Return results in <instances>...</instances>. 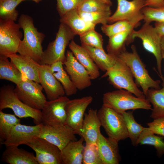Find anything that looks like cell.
I'll return each mask as SVG.
<instances>
[{
	"instance_id": "6da1fadb",
	"label": "cell",
	"mask_w": 164,
	"mask_h": 164,
	"mask_svg": "<svg viewBox=\"0 0 164 164\" xmlns=\"http://www.w3.org/2000/svg\"><path fill=\"white\" fill-rule=\"evenodd\" d=\"M23 31V38L20 43L18 53L29 57L40 64L43 51L42 44L45 34L39 32L35 27L32 18L30 16L22 14L18 23Z\"/></svg>"
},
{
	"instance_id": "7a4b0ae2",
	"label": "cell",
	"mask_w": 164,
	"mask_h": 164,
	"mask_svg": "<svg viewBox=\"0 0 164 164\" xmlns=\"http://www.w3.org/2000/svg\"><path fill=\"white\" fill-rule=\"evenodd\" d=\"M131 48L132 52L126 50L121 53L117 57L129 68L135 79V84L138 87L142 88L146 97L149 89L161 88V81L159 80H155L152 78L140 59L135 46L132 45Z\"/></svg>"
},
{
	"instance_id": "3957f363",
	"label": "cell",
	"mask_w": 164,
	"mask_h": 164,
	"mask_svg": "<svg viewBox=\"0 0 164 164\" xmlns=\"http://www.w3.org/2000/svg\"><path fill=\"white\" fill-rule=\"evenodd\" d=\"M103 105L121 114L128 110L138 109L152 110L151 105L146 98L134 96L130 92L118 89L103 94Z\"/></svg>"
},
{
	"instance_id": "277c9868",
	"label": "cell",
	"mask_w": 164,
	"mask_h": 164,
	"mask_svg": "<svg viewBox=\"0 0 164 164\" xmlns=\"http://www.w3.org/2000/svg\"><path fill=\"white\" fill-rule=\"evenodd\" d=\"M75 35L67 26L61 23L55 39L49 43L46 49L43 51L40 64L50 66L58 61L63 63L66 59V48Z\"/></svg>"
},
{
	"instance_id": "5b68a950",
	"label": "cell",
	"mask_w": 164,
	"mask_h": 164,
	"mask_svg": "<svg viewBox=\"0 0 164 164\" xmlns=\"http://www.w3.org/2000/svg\"><path fill=\"white\" fill-rule=\"evenodd\" d=\"M14 89L12 85H9L0 88V111L10 108L20 118L30 117L36 125L41 123V110L33 108L23 103L17 97Z\"/></svg>"
},
{
	"instance_id": "8992f818",
	"label": "cell",
	"mask_w": 164,
	"mask_h": 164,
	"mask_svg": "<svg viewBox=\"0 0 164 164\" xmlns=\"http://www.w3.org/2000/svg\"><path fill=\"white\" fill-rule=\"evenodd\" d=\"M108 77L109 83L115 88L126 90L138 97L146 98L143 91L139 89L134 81L129 68L118 57L114 66L106 72L102 77Z\"/></svg>"
},
{
	"instance_id": "52a82bcc",
	"label": "cell",
	"mask_w": 164,
	"mask_h": 164,
	"mask_svg": "<svg viewBox=\"0 0 164 164\" xmlns=\"http://www.w3.org/2000/svg\"><path fill=\"white\" fill-rule=\"evenodd\" d=\"M97 115L108 137L118 142L128 138L122 114L103 105L97 111Z\"/></svg>"
},
{
	"instance_id": "ba28073f",
	"label": "cell",
	"mask_w": 164,
	"mask_h": 164,
	"mask_svg": "<svg viewBox=\"0 0 164 164\" xmlns=\"http://www.w3.org/2000/svg\"><path fill=\"white\" fill-rule=\"evenodd\" d=\"M131 39L133 42L135 39H140L143 47L148 52L152 54L155 58L159 74L161 78L163 76L161 70V63L162 60L161 44V36L154 26L150 23L145 22L138 30L134 29L132 32Z\"/></svg>"
},
{
	"instance_id": "9c48e42d",
	"label": "cell",
	"mask_w": 164,
	"mask_h": 164,
	"mask_svg": "<svg viewBox=\"0 0 164 164\" xmlns=\"http://www.w3.org/2000/svg\"><path fill=\"white\" fill-rule=\"evenodd\" d=\"M18 23L0 19V55L16 53L23 35Z\"/></svg>"
},
{
	"instance_id": "30bf717a",
	"label": "cell",
	"mask_w": 164,
	"mask_h": 164,
	"mask_svg": "<svg viewBox=\"0 0 164 164\" xmlns=\"http://www.w3.org/2000/svg\"><path fill=\"white\" fill-rule=\"evenodd\" d=\"M39 83L27 78L16 85L14 92L18 97L29 107L38 110L43 109L46 101Z\"/></svg>"
},
{
	"instance_id": "8fae6325",
	"label": "cell",
	"mask_w": 164,
	"mask_h": 164,
	"mask_svg": "<svg viewBox=\"0 0 164 164\" xmlns=\"http://www.w3.org/2000/svg\"><path fill=\"white\" fill-rule=\"evenodd\" d=\"M69 100L64 96L46 101L41 110V123L52 126L65 125L67 118L65 108Z\"/></svg>"
},
{
	"instance_id": "7c38bea8",
	"label": "cell",
	"mask_w": 164,
	"mask_h": 164,
	"mask_svg": "<svg viewBox=\"0 0 164 164\" xmlns=\"http://www.w3.org/2000/svg\"><path fill=\"white\" fill-rule=\"evenodd\" d=\"M90 96L69 100L66 106L67 115L65 125L71 128L75 134L79 135L82 127L85 111L92 102Z\"/></svg>"
},
{
	"instance_id": "4fadbf2b",
	"label": "cell",
	"mask_w": 164,
	"mask_h": 164,
	"mask_svg": "<svg viewBox=\"0 0 164 164\" xmlns=\"http://www.w3.org/2000/svg\"><path fill=\"white\" fill-rule=\"evenodd\" d=\"M36 153L38 164H61V150L56 146L39 137L27 144Z\"/></svg>"
},
{
	"instance_id": "5bb4252c",
	"label": "cell",
	"mask_w": 164,
	"mask_h": 164,
	"mask_svg": "<svg viewBox=\"0 0 164 164\" xmlns=\"http://www.w3.org/2000/svg\"><path fill=\"white\" fill-rule=\"evenodd\" d=\"M117 1L116 10L108 19V23L112 24L124 20H143L142 9L145 7V0H117Z\"/></svg>"
},
{
	"instance_id": "9a60e30c",
	"label": "cell",
	"mask_w": 164,
	"mask_h": 164,
	"mask_svg": "<svg viewBox=\"0 0 164 164\" xmlns=\"http://www.w3.org/2000/svg\"><path fill=\"white\" fill-rule=\"evenodd\" d=\"M66 55L63 63L65 69L77 90H82L90 87L91 80L86 69L70 50H67Z\"/></svg>"
},
{
	"instance_id": "2e32d148",
	"label": "cell",
	"mask_w": 164,
	"mask_h": 164,
	"mask_svg": "<svg viewBox=\"0 0 164 164\" xmlns=\"http://www.w3.org/2000/svg\"><path fill=\"white\" fill-rule=\"evenodd\" d=\"M75 134L66 125L52 126L42 124L39 137L46 139L61 150L70 142L77 140Z\"/></svg>"
},
{
	"instance_id": "e0dca14e",
	"label": "cell",
	"mask_w": 164,
	"mask_h": 164,
	"mask_svg": "<svg viewBox=\"0 0 164 164\" xmlns=\"http://www.w3.org/2000/svg\"><path fill=\"white\" fill-rule=\"evenodd\" d=\"M42 125L41 123L29 126L18 124L13 127L7 139L1 144L6 147L26 145L39 137Z\"/></svg>"
},
{
	"instance_id": "ac0fdd59",
	"label": "cell",
	"mask_w": 164,
	"mask_h": 164,
	"mask_svg": "<svg viewBox=\"0 0 164 164\" xmlns=\"http://www.w3.org/2000/svg\"><path fill=\"white\" fill-rule=\"evenodd\" d=\"M39 76V83L49 101L64 96L65 94L63 87L53 75L50 65L40 64Z\"/></svg>"
},
{
	"instance_id": "d6986e66",
	"label": "cell",
	"mask_w": 164,
	"mask_h": 164,
	"mask_svg": "<svg viewBox=\"0 0 164 164\" xmlns=\"http://www.w3.org/2000/svg\"><path fill=\"white\" fill-rule=\"evenodd\" d=\"M101 123L96 109H90L85 113L82 125L79 135L83 138L86 144L97 145L100 133Z\"/></svg>"
},
{
	"instance_id": "ffe728a7",
	"label": "cell",
	"mask_w": 164,
	"mask_h": 164,
	"mask_svg": "<svg viewBox=\"0 0 164 164\" xmlns=\"http://www.w3.org/2000/svg\"><path fill=\"white\" fill-rule=\"evenodd\" d=\"M7 56L25 78L39 83V63L29 57L19 54H13Z\"/></svg>"
},
{
	"instance_id": "44dd1931",
	"label": "cell",
	"mask_w": 164,
	"mask_h": 164,
	"mask_svg": "<svg viewBox=\"0 0 164 164\" xmlns=\"http://www.w3.org/2000/svg\"><path fill=\"white\" fill-rule=\"evenodd\" d=\"M97 145L103 164H118L121 160L118 142L104 137L101 133Z\"/></svg>"
},
{
	"instance_id": "7402d4cb",
	"label": "cell",
	"mask_w": 164,
	"mask_h": 164,
	"mask_svg": "<svg viewBox=\"0 0 164 164\" xmlns=\"http://www.w3.org/2000/svg\"><path fill=\"white\" fill-rule=\"evenodd\" d=\"M69 47L77 60L86 69L91 80H95L100 76L99 68L93 61L86 49L72 40Z\"/></svg>"
},
{
	"instance_id": "603a6c76",
	"label": "cell",
	"mask_w": 164,
	"mask_h": 164,
	"mask_svg": "<svg viewBox=\"0 0 164 164\" xmlns=\"http://www.w3.org/2000/svg\"><path fill=\"white\" fill-rule=\"evenodd\" d=\"M60 23L67 26L76 35L79 36L94 29L96 26L84 20L80 16L77 9L66 13L60 17Z\"/></svg>"
},
{
	"instance_id": "cb8c5ba5",
	"label": "cell",
	"mask_w": 164,
	"mask_h": 164,
	"mask_svg": "<svg viewBox=\"0 0 164 164\" xmlns=\"http://www.w3.org/2000/svg\"><path fill=\"white\" fill-rule=\"evenodd\" d=\"M1 160L9 164H38L32 152L18 146L6 147Z\"/></svg>"
},
{
	"instance_id": "d4e9b609",
	"label": "cell",
	"mask_w": 164,
	"mask_h": 164,
	"mask_svg": "<svg viewBox=\"0 0 164 164\" xmlns=\"http://www.w3.org/2000/svg\"><path fill=\"white\" fill-rule=\"evenodd\" d=\"M81 137L78 141L69 142L61 150V164H82L84 146Z\"/></svg>"
},
{
	"instance_id": "484cf974",
	"label": "cell",
	"mask_w": 164,
	"mask_h": 164,
	"mask_svg": "<svg viewBox=\"0 0 164 164\" xmlns=\"http://www.w3.org/2000/svg\"><path fill=\"white\" fill-rule=\"evenodd\" d=\"M88 52L92 59L99 68L106 72L112 68L116 64L117 57L106 53L104 50L81 44Z\"/></svg>"
},
{
	"instance_id": "4316f807",
	"label": "cell",
	"mask_w": 164,
	"mask_h": 164,
	"mask_svg": "<svg viewBox=\"0 0 164 164\" xmlns=\"http://www.w3.org/2000/svg\"><path fill=\"white\" fill-rule=\"evenodd\" d=\"M161 79L162 87L159 89H149L146 96V98L152 105L150 117L154 119L164 117V77Z\"/></svg>"
},
{
	"instance_id": "83f0119b",
	"label": "cell",
	"mask_w": 164,
	"mask_h": 164,
	"mask_svg": "<svg viewBox=\"0 0 164 164\" xmlns=\"http://www.w3.org/2000/svg\"><path fill=\"white\" fill-rule=\"evenodd\" d=\"M133 30L123 31L109 38L106 47L108 53L117 57L121 53L126 51V45L128 46L133 42L131 35Z\"/></svg>"
},
{
	"instance_id": "f1b7e54d",
	"label": "cell",
	"mask_w": 164,
	"mask_h": 164,
	"mask_svg": "<svg viewBox=\"0 0 164 164\" xmlns=\"http://www.w3.org/2000/svg\"><path fill=\"white\" fill-rule=\"evenodd\" d=\"M8 58L0 55V79L9 81L16 85L26 78Z\"/></svg>"
},
{
	"instance_id": "f546056e",
	"label": "cell",
	"mask_w": 164,
	"mask_h": 164,
	"mask_svg": "<svg viewBox=\"0 0 164 164\" xmlns=\"http://www.w3.org/2000/svg\"><path fill=\"white\" fill-rule=\"evenodd\" d=\"M63 63L61 61L55 62L50 65L53 75L60 82L67 96L75 94L77 89L71 80L69 76L64 70Z\"/></svg>"
},
{
	"instance_id": "4dcf8cb0",
	"label": "cell",
	"mask_w": 164,
	"mask_h": 164,
	"mask_svg": "<svg viewBox=\"0 0 164 164\" xmlns=\"http://www.w3.org/2000/svg\"><path fill=\"white\" fill-rule=\"evenodd\" d=\"M141 20H124L118 21L111 24L102 25L101 30L109 38L118 33L129 30H132L138 26Z\"/></svg>"
},
{
	"instance_id": "1f68e13d",
	"label": "cell",
	"mask_w": 164,
	"mask_h": 164,
	"mask_svg": "<svg viewBox=\"0 0 164 164\" xmlns=\"http://www.w3.org/2000/svg\"><path fill=\"white\" fill-rule=\"evenodd\" d=\"M155 134L148 127H144L136 145H148L153 146L156 149L157 155L160 157L164 154V138Z\"/></svg>"
},
{
	"instance_id": "d6a6232c",
	"label": "cell",
	"mask_w": 164,
	"mask_h": 164,
	"mask_svg": "<svg viewBox=\"0 0 164 164\" xmlns=\"http://www.w3.org/2000/svg\"><path fill=\"white\" fill-rule=\"evenodd\" d=\"M133 111H125L122 114L125 123L128 138L132 144L136 146L137 142L144 127L135 121L133 115Z\"/></svg>"
},
{
	"instance_id": "836d02e7",
	"label": "cell",
	"mask_w": 164,
	"mask_h": 164,
	"mask_svg": "<svg viewBox=\"0 0 164 164\" xmlns=\"http://www.w3.org/2000/svg\"><path fill=\"white\" fill-rule=\"evenodd\" d=\"M20 122V120L15 114L5 113L0 111L1 143L7 139L13 127Z\"/></svg>"
},
{
	"instance_id": "e575fe53",
	"label": "cell",
	"mask_w": 164,
	"mask_h": 164,
	"mask_svg": "<svg viewBox=\"0 0 164 164\" xmlns=\"http://www.w3.org/2000/svg\"><path fill=\"white\" fill-rule=\"evenodd\" d=\"M22 2L21 0H0V19L16 21L19 13L16 8Z\"/></svg>"
},
{
	"instance_id": "d590c367",
	"label": "cell",
	"mask_w": 164,
	"mask_h": 164,
	"mask_svg": "<svg viewBox=\"0 0 164 164\" xmlns=\"http://www.w3.org/2000/svg\"><path fill=\"white\" fill-rule=\"evenodd\" d=\"M111 7L100 0H82L77 9L84 12H111Z\"/></svg>"
},
{
	"instance_id": "8d00e7d4",
	"label": "cell",
	"mask_w": 164,
	"mask_h": 164,
	"mask_svg": "<svg viewBox=\"0 0 164 164\" xmlns=\"http://www.w3.org/2000/svg\"><path fill=\"white\" fill-rule=\"evenodd\" d=\"M83 164H103L97 145L86 144L83 152Z\"/></svg>"
},
{
	"instance_id": "74e56055",
	"label": "cell",
	"mask_w": 164,
	"mask_h": 164,
	"mask_svg": "<svg viewBox=\"0 0 164 164\" xmlns=\"http://www.w3.org/2000/svg\"><path fill=\"white\" fill-rule=\"evenodd\" d=\"M80 37L81 44L104 50L103 47L102 36L94 29L89 31Z\"/></svg>"
},
{
	"instance_id": "f35d334b",
	"label": "cell",
	"mask_w": 164,
	"mask_h": 164,
	"mask_svg": "<svg viewBox=\"0 0 164 164\" xmlns=\"http://www.w3.org/2000/svg\"><path fill=\"white\" fill-rule=\"evenodd\" d=\"M80 16L85 21L96 25L98 24H108L111 12H84L78 11Z\"/></svg>"
},
{
	"instance_id": "ab89813d",
	"label": "cell",
	"mask_w": 164,
	"mask_h": 164,
	"mask_svg": "<svg viewBox=\"0 0 164 164\" xmlns=\"http://www.w3.org/2000/svg\"><path fill=\"white\" fill-rule=\"evenodd\" d=\"M144 22H164V7L154 8L145 6L142 9Z\"/></svg>"
},
{
	"instance_id": "60d3db41",
	"label": "cell",
	"mask_w": 164,
	"mask_h": 164,
	"mask_svg": "<svg viewBox=\"0 0 164 164\" xmlns=\"http://www.w3.org/2000/svg\"><path fill=\"white\" fill-rule=\"evenodd\" d=\"M82 0H56V9L62 17L68 12L76 9Z\"/></svg>"
},
{
	"instance_id": "b9f144b4",
	"label": "cell",
	"mask_w": 164,
	"mask_h": 164,
	"mask_svg": "<svg viewBox=\"0 0 164 164\" xmlns=\"http://www.w3.org/2000/svg\"><path fill=\"white\" fill-rule=\"evenodd\" d=\"M147 124L153 133L164 136V117L154 119Z\"/></svg>"
},
{
	"instance_id": "7bdbcfd3",
	"label": "cell",
	"mask_w": 164,
	"mask_h": 164,
	"mask_svg": "<svg viewBox=\"0 0 164 164\" xmlns=\"http://www.w3.org/2000/svg\"><path fill=\"white\" fill-rule=\"evenodd\" d=\"M145 6L154 8L164 7V0H145Z\"/></svg>"
},
{
	"instance_id": "ee69618b",
	"label": "cell",
	"mask_w": 164,
	"mask_h": 164,
	"mask_svg": "<svg viewBox=\"0 0 164 164\" xmlns=\"http://www.w3.org/2000/svg\"><path fill=\"white\" fill-rule=\"evenodd\" d=\"M154 26L161 36H164V22H155Z\"/></svg>"
},
{
	"instance_id": "f6af8a7d",
	"label": "cell",
	"mask_w": 164,
	"mask_h": 164,
	"mask_svg": "<svg viewBox=\"0 0 164 164\" xmlns=\"http://www.w3.org/2000/svg\"><path fill=\"white\" fill-rule=\"evenodd\" d=\"M161 44L162 50L164 51V36H161Z\"/></svg>"
},
{
	"instance_id": "bcb514c9",
	"label": "cell",
	"mask_w": 164,
	"mask_h": 164,
	"mask_svg": "<svg viewBox=\"0 0 164 164\" xmlns=\"http://www.w3.org/2000/svg\"><path fill=\"white\" fill-rule=\"evenodd\" d=\"M100 0L110 5L111 6L112 5V3L111 0Z\"/></svg>"
},
{
	"instance_id": "7dc6e473",
	"label": "cell",
	"mask_w": 164,
	"mask_h": 164,
	"mask_svg": "<svg viewBox=\"0 0 164 164\" xmlns=\"http://www.w3.org/2000/svg\"><path fill=\"white\" fill-rule=\"evenodd\" d=\"M21 0L22 2V1H24L25 0ZM31 0L33 1L36 2V3H39L42 0Z\"/></svg>"
},
{
	"instance_id": "c3c4849f",
	"label": "cell",
	"mask_w": 164,
	"mask_h": 164,
	"mask_svg": "<svg viewBox=\"0 0 164 164\" xmlns=\"http://www.w3.org/2000/svg\"><path fill=\"white\" fill-rule=\"evenodd\" d=\"M162 59L164 61V51L162 50Z\"/></svg>"
}]
</instances>
